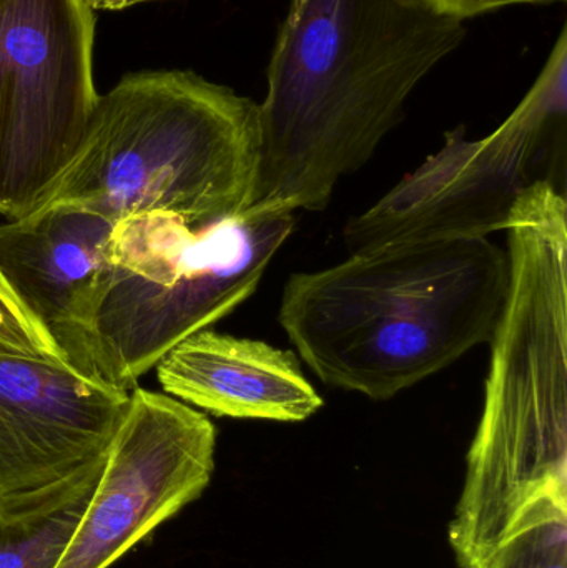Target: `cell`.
Returning a JSON list of instances; mask_svg holds the SVG:
<instances>
[{
  "label": "cell",
  "mask_w": 567,
  "mask_h": 568,
  "mask_svg": "<svg viewBox=\"0 0 567 568\" xmlns=\"http://www.w3.org/2000/svg\"><path fill=\"white\" fill-rule=\"evenodd\" d=\"M485 568H567V500L533 507Z\"/></svg>",
  "instance_id": "13"
},
{
  "label": "cell",
  "mask_w": 567,
  "mask_h": 568,
  "mask_svg": "<svg viewBox=\"0 0 567 568\" xmlns=\"http://www.w3.org/2000/svg\"><path fill=\"white\" fill-rule=\"evenodd\" d=\"M0 353L69 361L52 334L17 300L2 275H0Z\"/></svg>",
  "instance_id": "14"
},
{
  "label": "cell",
  "mask_w": 567,
  "mask_h": 568,
  "mask_svg": "<svg viewBox=\"0 0 567 568\" xmlns=\"http://www.w3.org/2000/svg\"><path fill=\"white\" fill-rule=\"evenodd\" d=\"M107 453L72 476L0 500V568H55L105 466Z\"/></svg>",
  "instance_id": "12"
},
{
  "label": "cell",
  "mask_w": 567,
  "mask_h": 568,
  "mask_svg": "<svg viewBox=\"0 0 567 568\" xmlns=\"http://www.w3.org/2000/svg\"><path fill=\"white\" fill-rule=\"evenodd\" d=\"M260 159L259 103L190 70H142L99 97L47 203L113 223L163 212L200 229L255 205Z\"/></svg>",
  "instance_id": "4"
},
{
  "label": "cell",
  "mask_w": 567,
  "mask_h": 568,
  "mask_svg": "<svg viewBox=\"0 0 567 568\" xmlns=\"http://www.w3.org/2000/svg\"><path fill=\"white\" fill-rule=\"evenodd\" d=\"M466 29L426 0H290L260 106L256 202L326 209Z\"/></svg>",
  "instance_id": "1"
},
{
  "label": "cell",
  "mask_w": 567,
  "mask_h": 568,
  "mask_svg": "<svg viewBox=\"0 0 567 568\" xmlns=\"http://www.w3.org/2000/svg\"><path fill=\"white\" fill-rule=\"evenodd\" d=\"M567 27L515 112L482 140L459 126L445 145L343 230L350 255L506 232L522 196L565 180ZM559 189V186H558ZM561 190V189H559Z\"/></svg>",
  "instance_id": "6"
},
{
  "label": "cell",
  "mask_w": 567,
  "mask_h": 568,
  "mask_svg": "<svg viewBox=\"0 0 567 568\" xmlns=\"http://www.w3.org/2000/svg\"><path fill=\"white\" fill-rule=\"evenodd\" d=\"M129 397L69 361L0 353V500L102 457Z\"/></svg>",
  "instance_id": "9"
},
{
  "label": "cell",
  "mask_w": 567,
  "mask_h": 568,
  "mask_svg": "<svg viewBox=\"0 0 567 568\" xmlns=\"http://www.w3.org/2000/svg\"><path fill=\"white\" fill-rule=\"evenodd\" d=\"M95 10L87 0H0V215L49 202L95 112Z\"/></svg>",
  "instance_id": "7"
},
{
  "label": "cell",
  "mask_w": 567,
  "mask_h": 568,
  "mask_svg": "<svg viewBox=\"0 0 567 568\" xmlns=\"http://www.w3.org/2000/svg\"><path fill=\"white\" fill-rule=\"evenodd\" d=\"M113 226L63 203L0 225V275L53 339L69 329L103 268Z\"/></svg>",
  "instance_id": "11"
},
{
  "label": "cell",
  "mask_w": 567,
  "mask_h": 568,
  "mask_svg": "<svg viewBox=\"0 0 567 568\" xmlns=\"http://www.w3.org/2000/svg\"><path fill=\"white\" fill-rule=\"evenodd\" d=\"M216 429L165 393L132 390L92 500L55 568H109L202 496L215 470Z\"/></svg>",
  "instance_id": "8"
},
{
  "label": "cell",
  "mask_w": 567,
  "mask_h": 568,
  "mask_svg": "<svg viewBox=\"0 0 567 568\" xmlns=\"http://www.w3.org/2000/svg\"><path fill=\"white\" fill-rule=\"evenodd\" d=\"M433 9L438 10L443 16L463 20L493 10L505 9L509 6H522V3H553L566 2V0H426Z\"/></svg>",
  "instance_id": "15"
},
{
  "label": "cell",
  "mask_w": 567,
  "mask_h": 568,
  "mask_svg": "<svg viewBox=\"0 0 567 568\" xmlns=\"http://www.w3.org/2000/svg\"><path fill=\"white\" fill-rule=\"evenodd\" d=\"M163 393L232 419L303 423L323 407L293 351L202 329L156 364Z\"/></svg>",
  "instance_id": "10"
},
{
  "label": "cell",
  "mask_w": 567,
  "mask_h": 568,
  "mask_svg": "<svg viewBox=\"0 0 567 568\" xmlns=\"http://www.w3.org/2000/svg\"><path fill=\"white\" fill-rule=\"evenodd\" d=\"M93 10H123L139 3L155 2V0H87Z\"/></svg>",
  "instance_id": "16"
},
{
  "label": "cell",
  "mask_w": 567,
  "mask_h": 568,
  "mask_svg": "<svg viewBox=\"0 0 567 568\" xmlns=\"http://www.w3.org/2000/svg\"><path fill=\"white\" fill-rule=\"evenodd\" d=\"M295 223V212L263 203L200 229L163 212L120 220L57 343L83 373L132 389L176 344L255 293Z\"/></svg>",
  "instance_id": "5"
},
{
  "label": "cell",
  "mask_w": 567,
  "mask_h": 568,
  "mask_svg": "<svg viewBox=\"0 0 567 568\" xmlns=\"http://www.w3.org/2000/svg\"><path fill=\"white\" fill-rule=\"evenodd\" d=\"M508 283L488 239L405 243L290 276L279 321L322 383L385 400L489 343Z\"/></svg>",
  "instance_id": "3"
},
{
  "label": "cell",
  "mask_w": 567,
  "mask_h": 568,
  "mask_svg": "<svg viewBox=\"0 0 567 568\" xmlns=\"http://www.w3.org/2000/svg\"><path fill=\"white\" fill-rule=\"evenodd\" d=\"M509 283L493 333L478 430L449 542L462 568H485L519 520L567 500V203L533 185L508 230Z\"/></svg>",
  "instance_id": "2"
}]
</instances>
